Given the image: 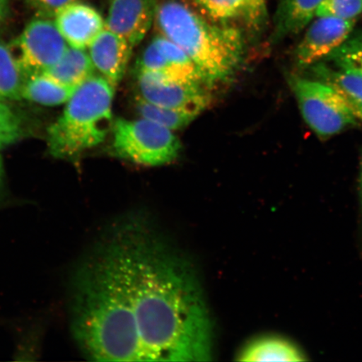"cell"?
Wrapping results in <instances>:
<instances>
[{"mask_svg":"<svg viewBox=\"0 0 362 362\" xmlns=\"http://www.w3.org/2000/svg\"><path fill=\"white\" fill-rule=\"evenodd\" d=\"M26 79L12 49L0 42V101L21 99Z\"/></svg>","mask_w":362,"mask_h":362,"instance_id":"obj_18","label":"cell"},{"mask_svg":"<svg viewBox=\"0 0 362 362\" xmlns=\"http://www.w3.org/2000/svg\"><path fill=\"white\" fill-rule=\"evenodd\" d=\"M72 334L95 361L214 360V325L194 267L140 217L119 221L76 269Z\"/></svg>","mask_w":362,"mask_h":362,"instance_id":"obj_1","label":"cell"},{"mask_svg":"<svg viewBox=\"0 0 362 362\" xmlns=\"http://www.w3.org/2000/svg\"><path fill=\"white\" fill-rule=\"evenodd\" d=\"M323 0H279L270 42L277 44L300 33L316 17Z\"/></svg>","mask_w":362,"mask_h":362,"instance_id":"obj_14","label":"cell"},{"mask_svg":"<svg viewBox=\"0 0 362 362\" xmlns=\"http://www.w3.org/2000/svg\"><path fill=\"white\" fill-rule=\"evenodd\" d=\"M239 361H306V353L296 342L276 334L257 337L237 354Z\"/></svg>","mask_w":362,"mask_h":362,"instance_id":"obj_15","label":"cell"},{"mask_svg":"<svg viewBox=\"0 0 362 362\" xmlns=\"http://www.w3.org/2000/svg\"><path fill=\"white\" fill-rule=\"evenodd\" d=\"M55 24L69 47L88 48L105 28V21L94 8L81 3H71L59 10Z\"/></svg>","mask_w":362,"mask_h":362,"instance_id":"obj_12","label":"cell"},{"mask_svg":"<svg viewBox=\"0 0 362 362\" xmlns=\"http://www.w3.org/2000/svg\"><path fill=\"white\" fill-rule=\"evenodd\" d=\"M115 88L102 76H92L76 89L62 115L49 126V153L71 158L99 146L111 133Z\"/></svg>","mask_w":362,"mask_h":362,"instance_id":"obj_3","label":"cell"},{"mask_svg":"<svg viewBox=\"0 0 362 362\" xmlns=\"http://www.w3.org/2000/svg\"><path fill=\"white\" fill-rule=\"evenodd\" d=\"M94 69L85 49L69 47L60 60L43 74L67 87L78 88L93 76Z\"/></svg>","mask_w":362,"mask_h":362,"instance_id":"obj_16","label":"cell"},{"mask_svg":"<svg viewBox=\"0 0 362 362\" xmlns=\"http://www.w3.org/2000/svg\"><path fill=\"white\" fill-rule=\"evenodd\" d=\"M111 149L115 156L144 166H160L176 160L181 144L174 131L144 119L113 121Z\"/></svg>","mask_w":362,"mask_h":362,"instance_id":"obj_4","label":"cell"},{"mask_svg":"<svg viewBox=\"0 0 362 362\" xmlns=\"http://www.w3.org/2000/svg\"><path fill=\"white\" fill-rule=\"evenodd\" d=\"M136 71L172 80L210 85L183 49L164 35L152 40L138 60Z\"/></svg>","mask_w":362,"mask_h":362,"instance_id":"obj_9","label":"cell"},{"mask_svg":"<svg viewBox=\"0 0 362 362\" xmlns=\"http://www.w3.org/2000/svg\"><path fill=\"white\" fill-rule=\"evenodd\" d=\"M4 178V165L1 156H0V187L3 183Z\"/></svg>","mask_w":362,"mask_h":362,"instance_id":"obj_28","label":"cell"},{"mask_svg":"<svg viewBox=\"0 0 362 362\" xmlns=\"http://www.w3.org/2000/svg\"><path fill=\"white\" fill-rule=\"evenodd\" d=\"M76 89L58 83L47 74H34L27 76L21 98L40 105L55 107L69 100Z\"/></svg>","mask_w":362,"mask_h":362,"instance_id":"obj_17","label":"cell"},{"mask_svg":"<svg viewBox=\"0 0 362 362\" xmlns=\"http://www.w3.org/2000/svg\"><path fill=\"white\" fill-rule=\"evenodd\" d=\"M31 6L47 15H56L62 8L74 3L76 0H28Z\"/></svg>","mask_w":362,"mask_h":362,"instance_id":"obj_25","label":"cell"},{"mask_svg":"<svg viewBox=\"0 0 362 362\" xmlns=\"http://www.w3.org/2000/svg\"><path fill=\"white\" fill-rule=\"evenodd\" d=\"M332 63V62H330ZM309 69L315 78L324 81L341 95L357 119L362 121V72L345 65L320 62Z\"/></svg>","mask_w":362,"mask_h":362,"instance_id":"obj_13","label":"cell"},{"mask_svg":"<svg viewBox=\"0 0 362 362\" xmlns=\"http://www.w3.org/2000/svg\"><path fill=\"white\" fill-rule=\"evenodd\" d=\"M157 8L156 0H112L105 27L134 49L151 30Z\"/></svg>","mask_w":362,"mask_h":362,"instance_id":"obj_10","label":"cell"},{"mask_svg":"<svg viewBox=\"0 0 362 362\" xmlns=\"http://www.w3.org/2000/svg\"><path fill=\"white\" fill-rule=\"evenodd\" d=\"M193 2L215 21L226 23L240 21L247 25V13L244 0H193Z\"/></svg>","mask_w":362,"mask_h":362,"instance_id":"obj_20","label":"cell"},{"mask_svg":"<svg viewBox=\"0 0 362 362\" xmlns=\"http://www.w3.org/2000/svg\"><path fill=\"white\" fill-rule=\"evenodd\" d=\"M359 34L361 35V37H362V31H361V33H359Z\"/></svg>","mask_w":362,"mask_h":362,"instance_id":"obj_29","label":"cell"},{"mask_svg":"<svg viewBox=\"0 0 362 362\" xmlns=\"http://www.w3.org/2000/svg\"><path fill=\"white\" fill-rule=\"evenodd\" d=\"M247 13L249 28L259 30L264 27L268 19L266 0H244Z\"/></svg>","mask_w":362,"mask_h":362,"instance_id":"obj_24","label":"cell"},{"mask_svg":"<svg viewBox=\"0 0 362 362\" xmlns=\"http://www.w3.org/2000/svg\"><path fill=\"white\" fill-rule=\"evenodd\" d=\"M303 119L325 140L357 124V117L336 90L317 79L289 74L287 78Z\"/></svg>","mask_w":362,"mask_h":362,"instance_id":"obj_5","label":"cell"},{"mask_svg":"<svg viewBox=\"0 0 362 362\" xmlns=\"http://www.w3.org/2000/svg\"><path fill=\"white\" fill-rule=\"evenodd\" d=\"M139 97L156 105L201 115L211 103L207 84L187 83L136 71Z\"/></svg>","mask_w":362,"mask_h":362,"instance_id":"obj_7","label":"cell"},{"mask_svg":"<svg viewBox=\"0 0 362 362\" xmlns=\"http://www.w3.org/2000/svg\"><path fill=\"white\" fill-rule=\"evenodd\" d=\"M334 64L356 68L362 72V37L359 33L351 35L341 47L325 60Z\"/></svg>","mask_w":362,"mask_h":362,"instance_id":"obj_22","label":"cell"},{"mask_svg":"<svg viewBox=\"0 0 362 362\" xmlns=\"http://www.w3.org/2000/svg\"><path fill=\"white\" fill-rule=\"evenodd\" d=\"M156 21L160 35L183 49L210 84L228 79L242 62L238 29L211 24L178 0L158 4Z\"/></svg>","mask_w":362,"mask_h":362,"instance_id":"obj_2","label":"cell"},{"mask_svg":"<svg viewBox=\"0 0 362 362\" xmlns=\"http://www.w3.org/2000/svg\"><path fill=\"white\" fill-rule=\"evenodd\" d=\"M362 15V0H323L316 17H334L345 21H357Z\"/></svg>","mask_w":362,"mask_h":362,"instance_id":"obj_21","label":"cell"},{"mask_svg":"<svg viewBox=\"0 0 362 362\" xmlns=\"http://www.w3.org/2000/svg\"><path fill=\"white\" fill-rule=\"evenodd\" d=\"M13 53L27 76L43 74L64 55L69 45L55 22L47 19L29 23L16 40Z\"/></svg>","mask_w":362,"mask_h":362,"instance_id":"obj_6","label":"cell"},{"mask_svg":"<svg viewBox=\"0 0 362 362\" xmlns=\"http://www.w3.org/2000/svg\"><path fill=\"white\" fill-rule=\"evenodd\" d=\"M88 48L95 69L115 88L124 78L133 48L106 27Z\"/></svg>","mask_w":362,"mask_h":362,"instance_id":"obj_11","label":"cell"},{"mask_svg":"<svg viewBox=\"0 0 362 362\" xmlns=\"http://www.w3.org/2000/svg\"><path fill=\"white\" fill-rule=\"evenodd\" d=\"M8 0H0V21H1L7 11Z\"/></svg>","mask_w":362,"mask_h":362,"instance_id":"obj_27","label":"cell"},{"mask_svg":"<svg viewBox=\"0 0 362 362\" xmlns=\"http://www.w3.org/2000/svg\"><path fill=\"white\" fill-rule=\"evenodd\" d=\"M358 197H359V245L362 252V156L360 163L358 176Z\"/></svg>","mask_w":362,"mask_h":362,"instance_id":"obj_26","label":"cell"},{"mask_svg":"<svg viewBox=\"0 0 362 362\" xmlns=\"http://www.w3.org/2000/svg\"><path fill=\"white\" fill-rule=\"evenodd\" d=\"M356 21L316 17L306 27L305 33L294 52V62L298 69H309L332 55L350 37Z\"/></svg>","mask_w":362,"mask_h":362,"instance_id":"obj_8","label":"cell"},{"mask_svg":"<svg viewBox=\"0 0 362 362\" xmlns=\"http://www.w3.org/2000/svg\"><path fill=\"white\" fill-rule=\"evenodd\" d=\"M135 106L141 117L172 131L185 128L199 115L192 111L158 106L144 100L141 97L136 98Z\"/></svg>","mask_w":362,"mask_h":362,"instance_id":"obj_19","label":"cell"},{"mask_svg":"<svg viewBox=\"0 0 362 362\" xmlns=\"http://www.w3.org/2000/svg\"><path fill=\"white\" fill-rule=\"evenodd\" d=\"M21 134L20 117L6 103L0 101V149L17 141Z\"/></svg>","mask_w":362,"mask_h":362,"instance_id":"obj_23","label":"cell"}]
</instances>
